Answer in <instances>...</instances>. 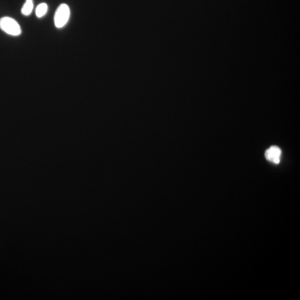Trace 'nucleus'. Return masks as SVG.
Returning <instances> with one entry per match:
<instances>
[{
  "mask_svg": "<svg viewBox=\"0 0 300 300\" xmlns=\"http://www.w3.org/2000/svg\"><path fill=\"white\" fill-rule=\"evenodd\" d=\"M281 150L276 146H272L266 150L265 156L270 162L278 164L280 162Z\"/></svg>",
  "mask_w": 300,
  "mask_h": 300,
  "instance_id": "nucleus-3",
  "label": "nucleus"
},
{
  "mask_svg": "<svg viewBox=\"0 0 300 300\" xmlns=\"http://www.w3.org/2000/svg\"><path fill=\"white\" fill-rule=\"evenodd\" d=\"M70 16L69 7L65 3L60 5L54 16L55 25L56 28H62L68 22Z\"/></svg>",
  "mask_w": 300,
  "mask_h": 300,
  "instance_id": "nucleus-2",
  "label": "nucleus"
},
{
  "mask_svg": "<svg viewBox=\"0 0 300 300\" xmlns=\"http://www.w3.org/2000/svg\"><path fill=\"white\" fill-rule=\"evenodd\" d=\"M0 29L7 34L14 36L21 35L22 32L17 22L9 17L0 18Z\"/></svg>",
  "mask_w": 300,
  "mask_h": 300,
  "instance_id": "nucleus-1",
  "label": "nucleus"
},
{
  "mask_svg": "<svg viewBox=\"0 0 300 300\" xmlns=\"http://www.w3.org/2000/svg\"><path fill=\"white\" fill-rule=\"evenodd\" d=\"M48 10V6L46 3H42L37 6L36 10V16L39 18L42 17L46 14Z\"/></svg>",
  "mask_w": 300,
  "mask_h": 300,
  "instance_id": "nucleus-5",
  "label": "nucleus"
},
{
  "mask_svg": "<svg viewBox=\"0 0 300 300\" xmlns=\"http://www.w3.org/2000/svg\"><path fill=\"white\" fill-rule=\"evenodd\" d=\"M33 8V0H26L21 9V13L25 16H29L31 14Z\"/></svg>",
  "mask_w": 300,
  "mask_h": 300,
  "instance_id": "nucleus-4",
  "label": "nucleus"
}]
</instances>
